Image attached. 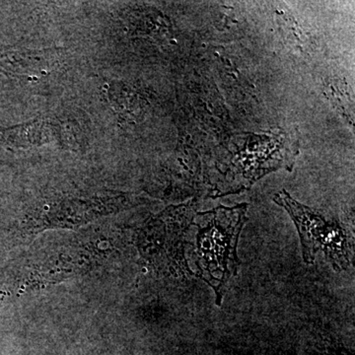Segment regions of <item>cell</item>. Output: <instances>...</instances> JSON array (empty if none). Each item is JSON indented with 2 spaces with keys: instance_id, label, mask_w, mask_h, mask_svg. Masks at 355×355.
<instances>
[{
  "instance_id": "6da1fadb",
  "label": "cell",
  "mask_w": 355,
  "mask_h": 355,
  "mask_svg": "<svg viewBox=\"0 0 355 355\" xmlns=\"http://www.w3.org/2000/svg\"><path fill=\"white\" fill-rule=\"evenodd\" d=\"M248 207L246 202L232 207L219 205L209 211L198 212L196 217L197 275L214 289L217 306L221 305L224 288L241 265L237 246L248 221Z\"/></svg>"
},
{
  "instance_id": "7a4b0ae2",
  "label": "cell",
  "mask_w": 355,
  "mask_h": 355,
  "mask_svg": "<svg viewBox=\"0 0 355 355\" xmlns=\"http://www.w3.org/2000/svg\"><path fill=\"white\" fill-rule=\"evenodd\" d=\"M273 202L284 207L295 224L306 265H313L316 254L322 252L336 272L349 270L354 242L342 223L329 220L319 211L296 202L286 190L275 193Z\"/></svg>"
},
{
  "instance_id": "3957f363",
  "label": "cell",
  "mask_w": 355,
  "mask_h": 355,
  "mask_svg": "<svg viewBox=\"0 0 355 355\" xmlns=\"http://www.w3.org/2000/svg\"><path fill=\"white\" fill-rule=\"evenodd\" d=\"M73 137L67 125L46 116L9 127L0 125V147L10 151L27 150L51 144L67 146Z\"/></svg>"
},
{
  "instance_id": "277c9868",
  "label": "cell",
  "mask_w": 355,
  "mask_h": 355,
  "mask_svg": "<svg viewBox=\"0 0 355 355\" xmlns=\"http://www.w3.org/2000/svg\"><path fill=\"white\" fill-rule=\"evenodd\" d=\"M62 53L53 49H30L19 44L0 46V73L9 78L35 80L58 69Z\"/></svg>"
}]
</instances>
